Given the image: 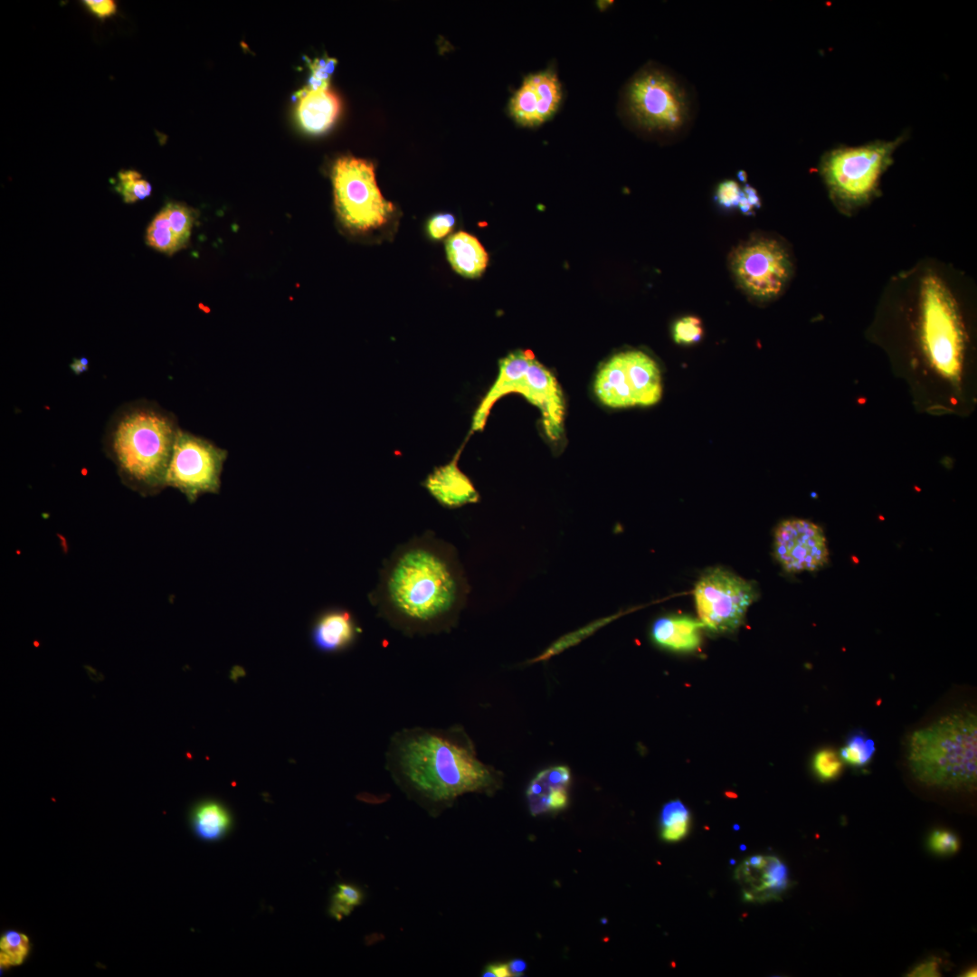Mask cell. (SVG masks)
<instances>
[{
	"label": "cell",
	"instance_id": "obj_1",
	"mask_svg": "<svg viewBox=\"0 0 977 977\" xmlns=\"http://www.w3.org/2000/svg\"><path fill=\"white\" fill-rule=\"evenodd\" d=\"M468 593L455 548L425 533L392 553L369 598L392 627L413 636L448 632Z\"/></svg>",
	"mask_w": 977,
	"mask_h": 977
},
{
	"label": "cell",
	"instance_id": "obj_2",
	"mask_svg": "<svg viewBox=\"0 0 977 977\" xmlns=\"http://www.w3.org/2000/svg\"><path fill=\"white\" fill-rule=\"evenodd\" d=\"M385 758L396 783L432 808L448 807L465 793L492 792L499 783L458 726L403 728L391 737Z\"/></svg>",
	"mask_w": 977,
	"mask_h": 977
},
{
	"label": "cell",
	"instance_id": "obj_3",
	"mask_svg": "<svg viewBox=\"0 0 977 977\" xmlns=\"http://www.w3.org/2000/svg\"><path fill=\"white\" fill-rule=\"evenodd\" d=\"M178 431L171 413L147 401L117 410L107 426L104 448L122 482L141 495L165 488Z\"/></svg>",
	"mask_w": 977,
	"mask_h": 977
},
{
	"label": "cell",
	"instance_id": "obj_4",
	"mask_svg": "<svg viewBox=\"0 0 977 977\" xmlns=\"http://www.w3.org/2000/svg\"><path fill=\"white\" fill-rule=\"evenodd\" d=\"M907 762L914 777L929 786L972 790L977 779V718L969 711L941 717L914 731Z\"/></svg>",
	"mask_w": 977,
	"mask_h": 977
},
{
	"label": "cell",
	"instance_id": "obj_5",
	"mask_svg": "<svg viewBox=\"0 0 977 977\" xmlns=\"http://www.w3.org/2000/svg\"><path fill=\"white\" fill-rule=\"evenodd\" d=\"M904 140L905 136H900L890 141L839 146L822 156L820 172L830 198L839 210L849 214L878 194L880 179Z\"/></svg>",
	"mask_w": 977,
	"mask_h": 977
},
{
	"label": "cell",
	"instance_id": "obj_6",
	"mask_svg": "<svg viewBox=\"0 0 977 977\" xmlns=\"http://www.w3.org/2000/svg\"><path fill=\"white\" fill-rule=\"evenodd\" d=\"M623 111L630 122L647 133L672 134L690 119V100L686 89L663 69H640L627 83Z\"/></svg>",
	"mask_w": 977,
	"mask_h": 977
},
{
	"label": "cell",
	"instance_id": "obj_7",
	"mask_svg": "<svg viewBox=\"0 0 977 977\" xmlns=\"http://www.w3.org/2000/svg\"><path fill=\"white\" fill-rule=\"evenodd\" d=\"M920 312L921 337L929 359L943 374H958L964 349L959 310L949 288L934 275L922 280Z\"/></svg>",
	"mask_w": 977,
	"mask_h": 977
},
{
	"label": "cell",
	"instance_id": "obj_8",
	"mask_svg": "<svg viewBox=\"0 0 977 977\" xmlns=\"http://www.w3.org/2000/svg\"><path fill=\"white\" fill-rule=\"evenodd\" d=\"M332 182L336 209L346 227L365 232L389 220L394 207L378 188L373 163L342 157L333 166Z\"/></svg>",
	"mask_w": 977,
	"mask_h": 977
},
{
	"label": "cell",
	"instance_id": "obj_9",
	"mask_svg": "<svg viewBox=\"0 0 977 977\" xmlns=\"http://www.w3.org/2000/svg\"><path fill=\"white\" fill-rule=\"evenodd\" d=\"M728 264L740 289L753 300L765 303L781 296L793 273L789 251L776 238L754 235L730 253Z\"/></svg>",
	"mask_w": 977,
	"mask_h": 977
},
{
	"label": "cell",
	"instance_id": "obj_10",
	"mask_svg": "<svg viewBox=\"0 0 977 977\" xmlns=\"http://www.w3.org/2000/svg\"><path fill=\"white\" fill-rule=\"evenodd\" d=\"M756 595L749 581L721 567L709 568L694 590L699 621L713 632L733 631L742 624Z\"/></svg>",
	"mask_w": 977,
	"mask_h": 977
},
{
	"label": "cell",
	"instance_id": "obj_11",
	"mask_svg": "<svg viewBox=\"0 0 977 977\" xmlns=\"http://www.w3.org/2000/svg\"><path fill=\"white\" fill-rule=\"evenodd\" d=\"M227 451L209 441L178 431L166 477V487L177 488L190 502L204 493H216Z\"/></svg>",
	"mask_w": 977,
	"mask_h": 977
},
{
	"label": "cell",
	"instance_id": "obj_12",
	"mask_svg": "<svg viewBox=\"0 0 977 977\" xmlns=\"http://www.w3.org/2000/svg\"><path fill=\"white\" fill-rule=\"evenodd\" d=\"M773 556L789 574L816 572L828 564L830 550L823 529L802 518L780 522L774 529Z\"/></svg>",
	"mask_w": 977,
	"mask_h": 977
},
{
	"label": "cell",
	"instance_id": "obj_13",
	"mask_svg": "<svg viewBox=\"0 0 977 977\" xmlns=\"http://www.w3.org/2000/svg\"><path fill=\"white\" fill-rule=\"evenodd\" d=\"M563 100V89L555 71L547 68L526 75L510 99L508 109L521 127L536 128L549 120Z\"/></svg>",
	"mask_w": 977,
	"mask_h": 977
},
{
	"label": "cell",
	"instance_id": "obj_14",
	"mask_svg": "<svg viewBox=\"0 0 977 977\" xmlns=\"http://www.w3.org/2000/svg\"><path fill=\"white\" fill-rule=\"evenodd\" d=\"M514 393L540 410L546 435L552 441L559 440L564 431V402L555 375L533 358L517 381Z\"/></svg>",
	"mask_w": 977,
	"mask_h": 977
},
{
	"label": "cell",
	"instance_id": "obj_15",
	"mask_svg": "<svg viewBox=\"0 0 977 977\" xmlns=\"http://www.w3.org/2000/svg\"><path fill=\"white\" fill-rule=\"evenodd\" d=\"M746 901L775 900L788 887V870L776 857L754 855L747 858L735 870Z\"/></svg>",
	"mask_w": 977,
	"mask_h": 977
},
{
	"label": "cell",
	"instance_id": "obj_16",
	"mask_svg": "<svg viewBox=\"0 0 977 977\" xmlns=\"http://www.w3.org/2000/svg\"><path fill=\"white\" fill-rule=\"evenodd\" d=\"M460 450L447 463L435 467L422 486L443 507L457 508L477 503L479 494L470 478L459 468Z\"/></svg>",
	"mask_w": 977,
	"mask_h": 977
},
{
	"label": "cell",
	"instance_id": "obj_17",
	"mask_svg": "<svg viewBox=\"0 0 977 977\" xmlns=\"http://www.w3.org/2000/svg\"><path fill=\"white\" fill-rule=\"evenodd\" d=\"M296 118L300 127L311 134L327 130L337 119L341 110L338 96L327 89L312 90L307 86L299 90Z\"/></svg>",
	"mask_w": 977,
	"mask_h": 977
},
{
	"label": "cell",
	"instance_id": "obj_18",
	"mask_svg": "<svg viewBox=\"0 0 977 977\" xmlns=\"http://www.w3.org/2000/svg\"><path fill=\"white\" fill-rule=\"evenodd\" d=\"M534 357L531 351L517 350L498 361V376L473 415L471 433L483 431L493 405L500 398L512 393L514 379L528 365Z\"/></svg>",
	"mask_w": 977,
	"mask_h": 977
},
{
	"label": "cell",
	"instance_id": "obj_19",
	"mask_svg": "<svg viewBox=\"0 0 977 977\" xmlns=\"http://www.w3.org/2000/svg\"><path fill=\"white\" fill-rule=\"evenodd\" d=\"M571 779L565 766H555L540 772L530 783L526 795L533 815L564 809L568 801L567 787Z\"/></svg>",
	"mask_w": 977,
	"mask_h": 977
},
{
	"label": "cell",
	"instance_id": "obj_20",
	"mask_svg": "<svg viewBox=\"0 0 977 977\" xmlns=\"http://www.w3.org/2000/svg\"><path fill=\"white\" fill-rule=\"evenodd\" d=\"M624 369L636 405L657 403L662 393L659 369L655 361L641 351L621 353Z\"/></svg>",
	"mask_w": 977,
	"mask_h": 977
},
{
	"label": "cell",
	"instance_id": "obj_21",
	"mask_svg": "<svg viewBox=\"0 0 977 977\" xmlns=\"http://www.w3.org/2000/svg\"><path fill=\"white\" fill-rule=\"evenodd\" d=\"M359 632V627L347 610L334 608L318 617L312 629V640L324 652H337L351 646Z\"/></svg>",
	"mask_w": 977,
	"mask_h": 977
},
{
	"label": "cell",
	"instance_id": "obj_22",
	"mask_svg": "<svg viewBox=\"0 0 977 977\" xmlns=\"http://www.w3.org/2000/svg\"><path fill=\"white\" fill-rule=\"evenodd\" d=\"M699 621L688 616H663L651 627V637L658 645L675 651H693L701 641Z\"/></svg>",
	"mask_w": 977,
	"mask_h": 977
},
{
	"label": "cell",
	"instance_id": "obj_23",
	"mask_svg": "<svg viewBox=\"0 0 977 977\" xmlns=\"http://www.w3.org/2000/svg\"><path fill=\"white\" fill-rule=\"evenodd\" d=\"M599 400L612 408L636 405L624 369L621 353L612 356L599 370L594 383Z\"/></svg>",
	"mask_w": 977,
	"mask_h": 977
},
{
	"label": "cell",
	"instance_id": "obj_24",
	"mask_svg": "<svg viewBox=\"0 0 977 977\" xmlns=\"http://www.w3.org/2000/svg\"><path fill=\"white\" fill-rule=\"evenodd\" d=\"M445 249L449 262L459 274L478 278L486 270L488 253L473 235L458 232L446 241Z\"/></svg>",
	"mask_w": 977,
	"mask_h": 977
},
{
	"label": "cell",
	"instance_id": "obj_25",
	"mask_svg": "<svg viewBox=\"0 0 977 977\" xmlns=\"http://www.w3.org/2000/svg\"><path fill=\"white\" fill-rule=\"evenodd\" d=\"M227 809L214 801L199 803L192 813V825L195 834L204 840L215 841L227 834L231 827Z\"/></svg>",
	"mask_w": 977,
	"mask_h": 977
},
{
	"label": "cell",
	"instance_id": "obj_26",
	"mask_svg": "<svg viewBox=\"0 0 977 977\" xmlns=\"http://www.w3.org/2000/svg\"><path fill=\"white\" fill-rule=\"evenodd\" d=\"M690 814L679 800L667 802L660 814L661 838L668 842L682 839L689 830Z\"/></svg>",
	"mask_w": 977,
	"mask_h": 977
},
{
	"label": "cell",
	"instance_id": "obj_27",
	"mask_svg": "<svg viewBox=\"0 0 977 977\" xmlns=\"http://www.w3.org/2000/svg\"><path fill=\"white\" fill-rule=\"evenodd\" d=\"M875 752L874 741L864 732L856 731L849 735L839 754L843 763L860 768L871 761Z\"/></svg>",
	"mask_w": 977,
	"mask_h": 977
},
{
	"label": "cell",
	"instance_id": "obj_28",
	"mask_svg": "<svg viewBox=\"0 0 977 977\" xmlns=\"http://www.w3.org/2000/svg\"><path fill=\"white\" fill-rule=\"evenodd\" d=\"M147 243L157 251L173 253L184 245L173 232L164 209L154 218L147 232Z\"/></svg>",
	"mask_w": 977,
	"mask_h": 977
},
{
	"label": "cell",
	"instance_id": "obj_29",
	"mask_svg": "<svg viewBox=\"0 0 977 977\" xmlns=\"http://www.w3.org/2000/svg\"><path fill=\"white\" fill-rule=\"evenodd\" d=\"M28 937L17 931L5 932L0 939V965L2 968L23 963L30 951Z\"/></svg>",
	"mask_w": 977,
	"mask_h": 977
},
{
	"label": "cell",
	"instance_id": "obj_30",
	"mask_svg": "<svg viewBox=\"0 0 977 977\" xmlns=\"http://www.w3.org/2000/svg\"><path fill=\"white\" fill-rule=\"evenodd\" d=\"M118 190L126 203H134L149 196L151 185L138 172L125 170L119 173Z\"/></svg>",
	"mask_w": 977,
	"mask_h": 977
},
{
	"label": "cell",
	"instance_id": "obj_31",
	"mask_svg": "<svg viewBox=\"0 0 977 977\" xmlns=\"http://www.w3.org/2000/svg\"><path fill=\"white\" fill-rule=\"evenodd\" d=\"M363 894L361 890L349 884H339L337 887L330 906V914L340 920L362 903Z\"/></svg>",
	"mask_w": 977,
	"mask_h": 977
},
{
	"label": "cell",
	"instance_id": "obj_32",
	"mask_svg": "<svg viewBox=\"0 0 977 977\" xmlns=\"http://www.w3.org/2000/svg\"><path fill=\"white\" fill-rule=\"evenodd\" d=\"M812 768L815 774L821 781H831L840 775L843 770V761L834 749L826 747L819 750L814 754Z\"/></svg>",
	"mask_w": 977,
	"mask_h": 977
},
{
	"label": "cell",
	"instance_id": "obj_33",
	"mask_svg": "<svg viewBox=\"0 0 977 977\" xmlns=\"http://www.w3.org/2000/svg\"><path fill=\"white\" fill-rule=\"evenodd\" d=\"M614 618H616V615L599 619L597 621H593L590 624L585 625L584 627L579 629L578 631H573L571 633L566 634L565 636L562 637L561 639L556 640L555 643H553L544 653H542L539 657H537L536 660L546 659L552 657L553 655H555V654L561 652L562 650H565L566 648H568V647H570L572 645H574L575 643L579 642L583 639H584L587 636L591 635L595 631H597L598 629H600L601 627H602L603 625H605L606 623H608L610 621L613 620Z\"/></svg>",
	"mask_w": 977,
	"mask_h": 977
},
{
	"label": "cell",
	"instance_id": "obj_34",
	"mask_svg": "<svg viewBox=\"0 0 977 977\" xmlns=\"http://www.w3.org/2000/svg\"><path fill=\"white\" fill-rule=\"evenodd\" d=\"M164 211L166 213L173 232L185 245L189 239L194 223L192 210L179 204H169L164 208Z\"/></svg>",
	"mask_w": 977,
	"mask_h": 977
},
{
	"label": "cell",
	"instance_id": "obj_35",
	"mask_svg": "<svg viewBox=\"0 0 977 977\" xmlns=\"http://www.w3.org/2000/svg\"><path fill=\"white\" fill-rule=\"evenodd\" d=\"M703 332L702 321L695 316H687L678 319L672 328L674 341L686 346L699 342Z\"/></svg>",
	"mask_w": 977,
	"mask_h": 977
},
{
	"label": "cell",
	"instance_id": "obj_36",
	"mask_svg": "<svg viewBox=\"0 0 977 977\" xmlns=\"http://www.w3.org/2000/svg\"><path fill=\"white\" fill-rule=\"evenodd\" d=\"M336 63V59L327 57L309 61L308 66L311 70V75L307 87L312 90L327 89L329 76L332 74Z\"/></svg>",
	"mask_w": 977,
	"mask_h": 977
},
{
	"label": "cell",
	"instance_id": "obj_37",
	"mask_svg": "<svg viewBox=\"0 0 977 977\" xmlns=\"http://www.w3.org/2000/svg\"><path fill=\"white\" fill-rule=\"evenodd\" d=\"M928 845L930 849L938 855H952L958 851L960 841L957 836L950 830H936L930 835Z\"/></svg>",
	"mask_w": 977,
	"mask_h": 977
},
{
	"label": "cell",
	"instance_id": "obj_38",
	"mask_svg": "<svg viewBox=\"0 0 977 977\" xmlns=\"http://www.w3.org/2000/svg\"><path fill=\"white\" fill-rule=\"evenodd\" d=\"M742 189L737 182L727 179L721 182L716 190L715 200L720 207L732 209L737 207Z\"/></svg>",
	"mask_w": 977,
	"mask_h": 977
},
{
	"label": "cell",
	"instance_id": "obj_39",
	"mask_svg": "<svg viewBox=\"0 0 977 977\" xmlns=\"http://www.w3.org/2000/svg\"><path fill=\"white\" fill-rule=\"evenodd\" d=\"M455 218L451 213H437L427 223V232L431 238L441 240L453 229Z\"/></svg>",
	"mask_w": 977,
	"mask_h": 977
},
{
	"label": "cell",
	"instance_id": "obj_40",
	"mask_svg": "<svg viewBox=\"0 0 977 977\" xmlns=\"http://www.w3.org/2000/svg\"><path fill=\"white\" fill-rule=\"evenodd\" d=\"M941 965L942 963L940 959H927L916 964L906 975L909 977L941 976Z\"/></svg>",
	"mask_w": 977,
	"mask_h": 977
},
{
	"label": "cell",
	"instance_id": "obj_41",
	"mask_svg": "<svg viewBox=\"0 0 977 977\" xmlns=\"http://www.w3.org/2000/svg\"><path fill=\"white\" fill-rule=\"evenodd\" d=\"M83 3L92 14L100 19L113 15L117 11L116 4L111 0H86Z\"/></svg>",
	"mask_w": 977,
	"mask_h": 977
},
{
	"label": "cell",
	"instance_id": "obj_42",
	"mask_svg": "<svg viewBox=\"0 0 977 977\" xmlns=\"http://www.w3.org/2000/svg\"><path fill=\"white\" fill-rule=\"evenodd\" d=\"M485 977H510L512 976L507 963H494L489 965L482 974Z\"/></svg>",
	"mask_w": 977,
	"mask_h": 977
},
{
	"label": "cell",
	"instance_id": "obj_43",
	"mask_svg": "<svg viewBox=\"0 0 977 977\" xmlns=\"http://www.w3.org/2000/svg\"><path fill=\"white\" fill-rule=\"evenodd\" d=\"M742 191L747 201L754 208L758 209L761 207V199L758 195L757 191L752 185L748 184L745 185Z\"/></svg>",
	"mask_w": 977,
	"mask_h": 977
},
{
	"label": "cell",
	"instance_id": "obj_44",
	"mask_svg": "<svg viewBox=\"0 0 977 977\" xmlns=\"http://www.w3.org/2000/svg\"><path fill=\"white\" fill-rule=\"evenodd\" d=\"M70 368L75 375H80L89 370V360L83 356L74 358L70 364Z\"/></svg>",
	"mask_w": 977,
	"mask_h": 977
},
{
	"label": "cell",
	"instance_id": "obj_45",
	"mask_svg": "<svg viewBox=\"0 0 977 977\" xmlns=\"http://www.w3.org/2000/svg\"><path fill=\"white\" fill-rule=\"evenodd\" d=\"M507 965L512 976L521 975L526 969V963L522 959H514Z\"/></svg>",
	"mask_w": 977,
	"mask_h": 977
},
{
	"label": "cell",
	"instance_id": "obj_46",
	"mask_svg": "<svg viewBox=\"0 0 977 977\" xmlns=\"http://www.w3.org/2000/svg\"><path fill=\"white\" fill-rule=\"evenodd\" d=\"M737 207L742 212V213L746 214V215H751V214H754V208L747 201L745 194H743V191H742L741 197H740V199L738 201Z\"/></svg>",
	"mask_w": 977,
	"mask_h": 977
},
{
	"label": "cell",
	"instance_id": "obj_47",
	"mask_svg": "<svg viewBox=\"0 0 977 977\" xmlns=\"http://www.w3.org/2000/svg\"><path fill=\"white\" fill-rule=\"evenodd\" d=\"M737 177L741 182L745 183L747 180V174L744 170H739L737 172Z\"/></svg>",
	"mask_w": 977,
	"mask_h": 977
},
{
	"label": "cell",
	"instance_id": "obj_48",
	"mask_svg": "<svg viewBox=\"0 0 977 977\" xmlns=\"http://www.w3.org/2000/svg\"><path fill=\"white\" fill-rule=\"evenodd\" d=\"M962 976H966V977L974 976L975 977L976 976V967H971L970 969L966 970L963 972V974H962Z\"/></svg>",
	"mask_w": 977,
	"mask_h": 977
}]
</instances>
